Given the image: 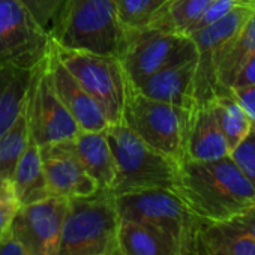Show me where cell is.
<instances>
[{
  "label": "cell",
  "mask_w": 255,
  "mask_h": 255,
  "mask_svg": "<svg viewBox=\"0 0 255 255\" xmlns=\"http://www.w3.org/2000/svg\"><path fill=\"white\" fill-rule=\"evenodd\" d=\"M119 221L108 191L68 200L57 255H119Z\"/></svg>",
  "instance_id": "cell-4"
},
{
  "label": "cell",
  "mask_w": 255,
  "mask_h": 255,
  "mask_svg": "<svg viewBox=\"0 0 255 255\" xmlns=\"http://www.w3.org/2000/svg\"><path fill=\"white\" fill-rule=\"evenodd\" d=\"M254 12V9L246 6H236L218 21L189 35L197 50V71L194 78L195 99H210L216 93L213 56Z\"/></svg>",
  "instance_id": "cell-12"
},
{
  "label": "cell",
  "mask_w": 255,
  "mask_h": 255,
  "mask_svg": "<svg viewBox=\"0 0 255 255\" xmlns=\"http://www.w3.org/2000/svg\"><path fill=\"white\" fill-rule=\"evenodd\" d=\"M47 60L53 89L68 113L77 122L80 131H105L110 126V122L101 105L66 71V68L54 56L51 48L48 50Z\"/></svg>",
  "instance_id": "cell-15"
},
{
  "label": "cell",
  "mask_w": 255,
  "mask_h": 255,
  "mask_svg": "<svg viewBox=\"0 0 255 255\" xmlns=\"http://www.w3.org/2000/svg\"><path fill=\"white\" fill-rule=\"evenodd\" d=\"M174 192L203 221H231L255 204V189L230 156L179 164Z\"/></svg>",
  "instance_id": "cell-1"
},
{
  "label": "cell",
  "mask_w": 255,
  "mask_h": 255,
  "mask_svg": "<svg viewBox=\"0 0 255 255\" xmlns=\"http://www.w3.org/2000/svg\"><path fill=\"white\" fill-rule=\"evenodd\" d=\"M210 99L228 150L231 152L248 135L251 129V120L234 99L230 89L218 90Z\"/></svg>",
  "instance_id": "cell-24"
},
{
  "label": "cell",
  "mask_w": 255,
  "mask_h": 255,
  "mask_svg": "<svg viewBox=\"0 0 255 255\" xmlns=\"http://www.w3.org/2000/svg\"><path fill=\"white\" fill-rule=\"evenodd\" d=\"M255 86V54H252L236 74L231 87Z\"/></svg>",
  "instance_id": "cell-32"
},
{
  "label": "cell",
  "mask_w": 255,
  "mask_h": 255,
  "mask_svg": "<svg viewBox=\"0 0 255 255\" xmlns=\"http://www.w3.org/2000/svg\"><path fill=\"white\" fill-rule=\"evenodd\" d=\"M30 141L29 125L24 114V108L21 114L17 117L14 125L0 137V177L11 180L14 170L23 156L27 144Z\"/></svg>",
  "instance_id": "cell-25"
},
{
  "label": "cell",
  "mask_w": 255,
  "mask_h": 255,
  "mask_svg": "<svg viewBox=\"0 0 255 255\" xmlns=\"http://www.w3.org/2000/svg\"><path fill=\"white\" fill-rule=\"evenodd\" d=\"M107 137L116 167L114 183L108 191L111 195L152 188L174 191L177 161L152 149L122 122L107 128Z\"/></svg>",
  "instance_id": "cell-2"
},
{
  "label": "cell",
  "mask_w": 255,
  "mask_h": 255,
  "mask_svg": "<svg viewBox=\"0 0 255 255\" xmlns=\"http://www.w3.org/2000/svg\"><path fill=\"white\" fill-rule=\"evenodd\" d=\"M69 144L74 155L86 173L93 179L96 186L102 191H110L114 183L116 167L107 129L98 132L80 131L69 140Z\"/></svg>",
  "instance_id": "cell-18"
},
{
  "label": "cell",
  "mask_w": 255,
  "mask_h": 255,
  "mask_svg": "<svg viewBox=\"0 0 255 255\" xmlns=\"http://www.w3.org/2000/svg\"><path fill=\"white\" fill-rule=\"evenodd\" d=\"M230 155L212 99H194L188 107L183 159L216 161Z\"/></svg>",
  "instance_id": "cell-14"
},
{
  "label": "cell",
  "mask_w": 255,
  "mask_h": 255,
  "mask_svg": "<svg viewBox=\"0 0 255 255\" xmlns=\"http://www.w3.org/2000/svg\"><path fill=\"white\" fill-rule=\"evenodd\" d=\"M237 6H246L249 9L255 11V0H236Z\"/></svg>",
  "instance_id": "cell-36"
},
{
  "label": "cell",
  "mask_w": 255,
  "mask_h": 255,
  "mask_svg": "<svg viewBox=\"0 0 255 255\" xmlns=\"http://www.w3.org/2000/svg\"><path fill=\"white\" fill-rule=\"evenodd\" d=\"M32 69L0 63V137L21 114Z\"/></svg>",
  "instance_id": "cell-22"
},
{
  "label": "cell",
  "mask_w": 255,
  "mask_h": 255,
  "mask_svg": "<svg viewBox=\"0 0 255 255\" xmlns=\"http://www.w3.org/2000/svg\"><path fill=\"white\" fill-rule=\"evenodd\" d=\"M21 2L29 8L38 23L50 33L63 0H21Z\"/></svg>",
  "instance_id": "cell-28"
},
{
  "label": "cell",
  "mask_w": 255,
  "mask_h": 255,
  "mask_svg": "<svg viewBox=\"0 0 255 255\" xmlns=\"http://www.w3.org/2000/svg\"><path fill=\"white\" fill-rule=\"evenodd\" d=\"M47 186L51 197H89L99 191L72 152L69 140L39 147Z\"/></svg>",
  "instance_id": "cell-13"
},
{
  "label": "cell",
  "mask_w": 255,
  "mask_h": 255,
  "mask_svg": "<svg viewBox=\"0 0 255 255\" xmlns=\"http://www.w3.org/2000/svg\"><path fill=\"white\" fill-rule=\"evenodd\" d=\"M50 48L77 83L101 105L110 125L119 123L129 87L119 57L62 47L53 39Z\"/></svg>",
  "instance_id": "cell-7"
},
{
  "label": "cell",
  "mask_w": 255,
  "mask_h": 255,
  "mask_svg": "<svg viewBox=\"0 0 255 255\" xmlns=\"http://www.w3.org/2000/svg\"><path fill=\"white\" fill-rule=\"evenodd\" d=\"M50 36L62 47L119 57L123 29L117 0H63Z\"/></svg>",
  "instance_id": "cell-3"
},
{
  "label": "cell",
  "mask_w": 255,
  "mask_h": 255,
  "mask_svg": "<svg viewBox=\"0 0 255 255\" xmlns=\"http://www.w3.org/2000/svg\"><path fill=\"white\" fill-rule=\"evenodd\" d=\"M192 255H255V239L234 221H203L194 236Z\"/></svg>",
  "instance_id": "cell-17"
},
{
  "label": "cell",
  "mask_w": 255,
  "mask_h": 255,
  "mask_svg": "<svg viewBox=\"0 0 255 255\" xmlns=\"http://www.w3.org/2000/svg\"><path fill=\"white\" fill-rule=\"evenodd\" d=\"M0 255H26L17 239L8 231L0 239Z\"/></svg>",
  "instance_id": "cell-34"
},
{
  "label": "cell",
  "mask_w": 255,
  "mask_h": 255,
  "mask_svg": "<svg viewBox=\"0 0 255 255\" xmlns=\"http://www.w3.org/2000/svg\"><path fill=\"white\" fill-rule=\"evenodd\" d=\"M191 59H197V50L189 36L174 35L153 27L123 32L119 60L134 87L152 74Z\"/></svg>",
  "instance_id": "cell-8"
},
{
  "label": "cell",
  "mask_w": 255,
  "mask_h": 255,
  "mask_svg": "<svg viewBox=\"0 0 255 255\" xmlns=\"http://www.w3.org/2000/svg\"><path fill=\"white\" fill-rule=\"evenodd\" d=\"M236 6H237L236 0H213L212 5H210V6L207 8V11L204 12V15L200 18V21L194 26L192 32L210 26L212 23H215V21H218L219 18H222L225 14H228V12H230L233 8H236ZM192 32H191V33H192ZM191 33H189V35H191ZM189 35H188V36H189Z\"/></svg>",
  "instance_id": "cell-29"
},
{
  "label": "cell",
  "mask_w": 255,
  "mask_h": 255,
  "mask_svg": "<svg viewBox=\"0 0 255 255\" xmlns=\"http://www.w3.org/2000/svg\"><path fill=\"white\" fill-rule=\"evenodd\" d=\"M197 59L170 65L147 77L135 89L147 98L179 107H189L194 96Z\"/></svg>",
  "instance_id": "cell-16"
},
{
  "label": "cell",
  "mask_w": 255,
  "mask_h": 255,
  "mask_svg": "<svg viewBox=\"0 0 255 255\" xmlns=\"http://www.w3.org/2000/svg\"><path fill=\"white\" fill-rule=\"evenodd\" d=\"M119 255H186L185 249L171 236L131 221H119Z\"/></svg>",
  "instance_id": "cell-19"
},
{
  "label": "cell",
  "mask_w": 255,
  "mask_h": 255,
  "mask_svg": "<svg viewBox=\"0 0 255 255\" xmlns=\"http://www.w3.org/2000/svg\"><path fill=\"white\" fill-rule=\"evenodd\" d=\"M120 122L152 149L183 161L188 107L147 98L129 83Z\"/></svg>",
  "instance_id": "cell-5"
},
{
  "label": "cell",
  "mask_w": 255,
  "mask_h": 255,
  "mask_svg": "<svg viewBox=\"0 0 255 255\" xmlns=\"http://www.w3.org/2000/svg\"><path fill=\"white\" fill-rule=\"evenodd\" d=\"M24 114L30 138L39 147L71 140L80 132L77 122L68 113L53 89L47 57L32 69L26 93Z\"/></svg>",
  "instance_id": "cell-9"
},
{
  "label": "cell",
  "mask_w": 255,
  "mask_h": 255,
  "mask_svg": "<svg viewBox=\"0 0 255 255\" xmlns=\"http://www.w3.org/2000/svg\"><path fill=\"white\" fill-rule=\"evenodd\" d=\"M228 156L255 189V126L251 125L248 135L230 152Z\"/></svg>",
  "instance_id": "cell-27"
},
{
  "label": "cell",
  "mask_w": 255,
  "mask_h": 255,
  "mask_svg": "<svg viewBox=\"0 0 255 255\" xmlns=\"http://www.w3.org/2000/svg\"><path fill=\"white\" fill-rule=\"evenodd\" d=\"M167 0H117L120 26L125 30L147 27Z\"/></svg>",
  "instance_id": "cell-26"
},
{
  "label": "cell",
  "mask_w": 255,
  "mask_h": 255,
  "mask_svg": "<svg viewBox=\"0 0 255 255\" xmlns=\"http://www.w3.org/2000/svg\"><path fill=\"white\" fill-rule=\"evenodd\" d=\"M213 0H167L147 27L188 36Z\"/></svg>",
  "instance_id": "cell-23"
},
{
  "label": "cell",
  "mask_w": 255,
  "mask_h": 255,
  "mask_svg": "<svg viewBox=\"0 0 255 255\" xmlns=\"http://www.w3.org/2000/svg\"><path fill=\"white\" fill-rule=\"evenodd\" d=\"M231 221H234L237 225H240L255 239V204L246 209L245 212H242L240 215H237L236 218H233Z\"/></svg>",
  "instance_id": "cell-33"
},
{
  "label": "cell",
  "mask_w": 255,
  "mask_h": 255,
  "mask_svg": "<svg viewBox=\"0 0 255 255\" xmlns=\"http://www.w3.org/2000/svg\"><path fill=\"white\" fill-rule=\"evenodd\" d=\"M68 200L48 197L20 206L9 233L26 255H57Z\"/></svg>",
  "instance_id": "cell-11"
},
{
  "label": "cell",
  "mask_w": 255,
  "mask_h": 255,
  "mask_svg": "<svg viewBox=\"0 0 255 255\" xmlns=\"http://www.w3.org/2000/svg\"><path fill=\"white\" fill-rule=\"evenodd\" d=\"M252 54H255V12L213 56L216 92L231 87L236 74Z\"/></svg>",
  "instance_id": "cell-20"
},
{
  "label": "cell",
  "mask_w": 255,
  "mask_h": 255,
  "mask_svg": "<svg viewBox=\"0 0 255 255\" xmlns=\"http://www.w3.org/2000/svg\"><path fill=\"white\" fill-rule=\"evenodd\" d=\"M230 92L249 117L251 125L255 126V86L230 87Z\"/></svg>",
  "instance_id": "cell-30"
},
{
  "label": "cell",
  "mask_w": 255,
  "mask_h": 255,
  "mask_svg": "<svg viewBox=\"0 0 255 255\" xmlns=\"http://www.w3.org/2000/svg\"><path fill=\"white\" fill-rule=\"evenodd\" d=\"M18 209H20V203L17 201L15 197L0 201V239L9 231Z\"/></svg>",
  "instance_id": "cell-31"
},
{
  "label": "cell",
  "mask_w": 255,
  "mask_h": 255,
  "mask_svg": "<svg viewBox=\"0 0 255 255\" xmlns=\"http://www.w3.org/2000/svg\"><path fill=\"white\" fill-rule=\"evenodd\" d=\"M11 182L20 206H26L51 197L44 174L41 150L32 138L14 170Z\"/></svg>",
  "instance_id": "cell-21"
},
{
  "label": "cell",
  "mask_w": 255,
  "mask_h": 255,
  "mask_svg": "<svg viewBox=\"0 0 255 255\" xmlns=\"http://www.w3.org/2000/svg\"><path fill=\"white\" fill-rule=\"evenodd\" d=\"M119 219L159 230L180 243L192 255L194 236L203 219L194 215L171 189L152 188L113 195Z\"/></svg>",
  "instance_id": "cell-6"
},
{
  "label": "cell",
  "mask_w": 255,
  "mask_h": 255,
  "mask_svg": "<svg viewBox=\"0 0 255 255\" xmlns=\"http://www.w3.org/2000/svg\"><path fill=\"white\" fill-rule=\"evenodd\" d=\"M12 197H15L12 182L0 177V201L6 200V198H12Z\"/></svg>",
  "instance_id": "cell-35"
},
{
  "label": "cell",
  "mask_w": 255,
  "mask_h": 255,
  "mask_svg": "<svg viewBox=\"0 0 255 255\" xmlns=\"http://www.w3.org/2000/svg\"><path fill=\"white\" fill-rule=\"evenodd\" d=\"M50 39L21 0H0V63L33 69L47 57Z\"/></svg>",
  "instance_id": "cell-10"
}]
</instances>
